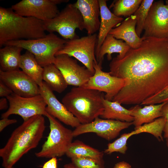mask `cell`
Masks as SVG:
<instances>
[{
	"label": "cell",
	"instance_id": "obj_34",
	"mask_svg": "<svg viewBox=\"0 0 168 168\" xmlns=\"http://www.w3.org/2000/svg\"><path fill=\"white\" fill-rule=\"evenodd\" d=\"M17 120L15 119H10L8 118H2L0 120V132H1L8 126L16 123Z\"/></svg>",
	"mask_w": 168,
	"mask_h": 168
},
{
	"label": "cell",
	"instance_id": "obj_21",
	"mask_svg": "<svg viewBox=\"0 0 168 168\" xmlns=\"http://www.w3.org/2000/svg\"><path fill=\"white\" fill-rule=\"evenodd\" d=\"M165 102L157 105H146L142 108L137 105L132 108V115L134 118L133 123L135 129L138 128L143 124L151 122L161 117V109Z\"/></svg>",
	"mask_w": 168,
	"mask_h": 168
},
{
	"label": "cell",
	"instance_id": "obj_41",
	"mask_svg": "<svg viewBox=\"0 0 168 168\" xmlns=\"http://www.w3.org/2000/svg\"><path fill=\"white\" fill-rule=\"evenodd\" d=\"M166 144L167 147L168 148V138L166 139Z\"/></svg>",
	"mask_w": 168,
	"mask_h": 168
},
{
	"label": "cell",
	"instance_id": "obj_23",
	"mask_svg": "<svg viewBox=\"0 0 168 168\" xmlns=\"http://www.w3.org/2000/svg\"><path fill=\"white\" fill-rule=\"evenodd\" d=\"M0 49V70L4 72L18 70L22 48L15 45H5Z\"/></svg>",
	"mask_w": 168,
	"mask_h": 168
},
{
	"label": "cell",
	"instance_id": "obj_19",
	"mask_svg": "<svg viewBox=\"0 0 168 168\" xmlns=\"http://www.w3.org/2000/svg\"><path fill=\"white\" fill-rule=\"evenodd\" d=\"M136 17L133 15L127 17L119 25L112 29L109 34L117 39L122 40L131 48L136 49L141 45L143 39L136 31Z\"/></svg>",
	"mask_w": 168,
	"mask_h": 168
},
{
	"label": "cell",
	"instance_id": "obj_11",
	"mask_svg": "<svg viewBox=\"0 0 168 168\" xmlns=\"http://www.w3.org/2000/svg\"><path fill=\"white\" fill-rule=\"evenodd\" d=\"M93 67L95 70L94 75L82 87L104 92L105 99L112 101L120 90L128 84V79L113 76L109 72L103 71L97 62L94 63Z\"/></svg>",
	"mask_w": 168,
	"mask_h": 168
},
{
	"label": "cell",
	"instance_id": "obj_10",
	"mask_svg": "<svg viewBox=\"0 0 168 168\" xmlns=\"http://www.w3.org/2000/svg\"><path fill=\"white\" fill-rule=\"evenodd\" d=\"M68 2V0H22L11 8L20 16L45 21L53 18L59 12L58 5Z\"/></svg>",
	"mask_w": 168,
	"mask_h": 168
},
{
	"label": "cell",
	"instance_id": "obj_15",
	"mask_svg": "<svg viewBox=\"0 0 168 168\" xmlns=\"http://www.w3.org/2000/svg\"><path fill=\"white\" fill-rule=\"evenodd\" d=\"M0 80L19 96L30 97L40 94L39 86L20 69L9 72L0 70Z\"/></svg>",
	"mask_w": 168,
	"mask_h": 168
},
{
	"label": "cell",
	"instance_id": "obj_18",
	"mask_svg": "<svg viewBox=\"0 0 168 168\" xmlns=\"http://www.w3.org/2000/svg\"><path fill=\"white\" fill-rule=\"evenodd\" d=\"M98 0L100 8V25L97 36L95 55L98 53L110 31L124 21L123 17L117 16L110 11L107 6V0Z\"/></svg>",
	"mask_w": 168,
	"mask_h": 168
},
{
	"label": "cell",
	"instance_id": "obj_36",
	"mask_svg": "<svg viewBox=\"0 0 168 168\" xmlns=\"http://www.w3.org/2000/svg\"><path fill=\"white\" fill-rule=\"evenodd\" d=\"M161 112V117L164 118L166 122H168V101L165 102L162 107Z\"/></svg>",
	"mask_w": 168,
	"mask_h": 168
},
{
	"label": "cell",
	"instance_id": "obj_26",
	"mask_svg": "<svg viewBox=\"0 0 168 168\" xmlns=\"http://www.w3.org/2000/svg\"><path fill=\"white\" fill-rule=\"evenodd\" d=\"M66 155L70 158L74 157H88L102 160L104 153L86 144L81 141L77 140L70 144Z\"/></svg>",
	"mask_w": 168,
	"mask_h": 168
},
{
	"label": "cell",
	"instance_id": "obj_28",
	"mask_svg": "<svg viewBox=\"0 0 168 168\" xmlns=\"http://www.w3.org/2000/svg\"><path fill=\"white\" fill-rule=\"evenodd\" d=\"M142 0H114L110 7L113 8V13L117 16L128 17L134 14L139 7Z\"/></svg>",
	"mask_w": 168,
	"mask_h": 168
},
{
	"label": "cell",
	"instance_id": "obj_7",
	"mask_svg": "<svg viewBox=\"0 0 168 168\" xmlns=\"http://www.w3.org/2000/svg\"><path fill=\"white\" fill-rule=\"evenodd\" d=\"M45 31L49 33H58L64 40L78 37L77 29L84 30L82 16L74 3H69L54 18L43 21Z\"/></svg>",
	"mask_w": 168,
	"mask_h": 168
},
{
	"label": "cell",
	"instance_id": "obj_13",
	"mask_svg": "<svg viewBox=\"0 0 168 168\" xmlns=\"http://www.w3.org/2000/svg\"><path fill=\"white\" fill-rule=\"evenodd\" d=\"M133 124V122L96 118L92 122L82 124L73 131L74 137L86 133H94L98 136L110 141L114 139L123 130Z\"/></svg>",
	"mask_w": 168,
	"mask_h": 168
},
{
	"label": "cell",
	"instance_id": "obj_22",
	"mask_svg": "<svg viewBox=\"0 0 168 168\" xmlns=\"http://www.w3.org/2000/svg\"><path fill=\"white\" fill-rule=\"evenodd\" d=\"M104 110L100 117L103 119L118 120L123 122H133V110L127 109L116 101H110L105 98L103 100Z\"/></svg>",
	"mask_w": 168,
	"mask_h": 168
},
{
	"label": "cell",
	"instance_id": "obj_32",
	"mask_svg": "<svg viewBox=\"0 0 168 168\" xmlns=\"http://www.w3.org/2000/svg\"><path fill=\"white\" fill-rule=\"evenodd\" d=\"M168 101V86L164 90L147 99L141 104V105L160 104Z\"/></svg>",
	"mask_w": 168,
	"mask_h": 168
},
{
	"label": "cell",
	"instance_id": "obj_40",
	"mask_svg": "<svg viewBox=\"0 0 168 168\" xmlns=\"http://www.w3.org/2000/svg\"><path fill=\"white\" fill-rule=\"evenodd\" d=\"M63 167L64 168H76L71 163L65 164Z\"/></svg>",
	"mask_w": 168,
	"mask_h": 168
},
{
	"label": "cell",
	"instance_id": "obj_3",
	"mask_svg": "<svg viewBox=\"0 0 168 168\" xmlns=\"http://www.w3.org/2000/svg\"><path fill=\"white\" fill-rule=\"evenodd\" d=\"M43 21L16 13L11 8L0 7V46L8 41L44 37Z\"/></svg>",
	"mask_w": 168,
	"mask_h": 168
},
{
	"label": "cell",
	"instance_id": "obj_43",
	"mask_svg": "<svg viewBox=\"0 0 168 168\" xmlns=\"http://www.w3.org/2000/svg\"></svg>",
	"mask_w": 168,
	"mask_h": 168
},
{
	"label": "cell",
	"instance_id": "obj_20",
	"mask_svg": "<svg viewBox=\"0 0 168 168\" xmlns=\"http://www.w3.org/2000/svg\"><path fill=\"white\" fill-rule=\"evenodd\" d=\"M130 47L123 40L117 39L113 35L109 34L104 41L98 53L96 55L98 65L102 67L105 55L107 54L108 60L112 59V54L118 53L116 57L118 59L123 58Z\"/></svg>",
	"mask_w": 168,
	"mask_h": 168
},
{
	"label": "cell",
	"instance_id": "obj_24",
	"mask_svg": "<svg viewBox=\"0 0 168 168\" xmlns=\"http://www.w3.org/2000/svg\"><path fill=\"white\" fill-rule=\"evenodd\" d=\"M20 68L40 86L43 82V68L37 62L34 55L26 50L21 55Z\"/></svg>",
	"mask_w": 168,
	"mask_h": 168
},
{
	"label": "cell",
	"instance_id": "obj_2",
	"mask_svg": "<svg viewBox=\"0 0 168 168\" xmlns=\"http://www.w3.org/2000/svg\"><path fill=\"white\" fill-rule=\"evenodd\" d=\"M45 127L43 115H36L24 121L0 149L2 167L13 168L24 155L36 148L43 137Z\"/></svg>",
	"mask_w": 168,
	"mask_h": 168
},
{
	"label": "cell",
	"instance_id": "obj_4",
	"mask_svg": "<svg viewBox=\"0 0 168 168\" xmlns=\"http://www.w3.org/2000/svg\"><path fill=\"white\" fill-rule=\"evenodd\" d=\"M105 95L97 90L74 87L64 96L62 102L81 124H87L102 114Z\"/></svg>",
	"mask_w": 168,
	"mask_h": 168
},
{
	"label": "cell",
	"instance_id": "obj_16",
	"mask_svg": "<svg viewBox=\"0 0 168 168\" xmlns=\"http://www.w3.org/2000/svg\"><path fill=\"white\" fill-rule=\"evenodd\" d=\"M39 87L40 94L44 98L47 104L46 112L65 124L72 128L80 125L78 119L61 103L53 91L44 82Z\"/></svg>",
	"mask_w": 168,
	"mask_h": 168
},
{
	"label": "cell",
	"instance_id": "obj_33",
	"mask_svg": "<svg viewBox=\"0 0 168 168\" xmlns=\"http://www.w3.org/2000/svg\"><path fill=\"white\" fill-rule=\"evenodd\" d=\"M13 93L12 90L0 80V96L6 97Z\"/></svg>",
	"mask_w": 168,
	"mask_h": 168
},
{
	"label": "cell",
	"instance_id": "obj_29",
	"mask_svg": "<svg viewBox=\"0 0 168 168\" xmlns=\"http://www.w3.org/2000/svg\"><path fill=\"white\" fill-rule=\"evenodd\" d=\"M154 2L153 0H142L139 7L133 15L136 17V31L139 37L144 30L145 21Z\"/></svg>",
	"mask_w": 168,
	"mask_h": 168
},
{
	"label": "cell",
	"instance_id": "obj_25",
	"mask_svg": "<svg viewBox=\"0 0 168 168\" xmlns=\"http://www.w3.org/2000/svg\"><path fill=\"white\" fill-rule=\"evenodd\" d=\"M43 80L53 91L60 93L68 85L60 70L54 64L43 67Z\"/></svg>",
	"mask_w": 168,
	"mask_h": 168
},
{
	"label": "cell",
	"instance_id": "obj_30",
	"mask_svg": "<svg viewBox=\"0 0 168 168\" xmlns=\"http://www.w3.org/2000/svg\"><path fill=\"white\" fill-rule=\"evenodd\" d=\"M71 159V163L76 168H105L103 160L81 157H74Z\"/></svg>",
	"mask_w": 168,
	"mask_h": 168
},
{
	"label": "cell",
	"instance_id": "obj_12",
	"mask_svg": "<svg viewBox=\"0 0 168 168\" xmlns=\"http://www.w3.org/2000/svg\"><path fill=\"white\" fill-rule=\"evenodd\" d=\"M143 38H168V5L163 0L153 2L145 22Z\"/></svg>",
	"mask_w": 168,
	"mask_h": 168
},
{
	"label": "cell",
	"instance_id": "obj_14",
	"mask_svg": "<svg viewBox=\"0 0 168 168\" xmlns=\"http://www.w3.org/2000/svg\"><path fill=\"white\" fill-rule=\"evenodd\" d=\"M54 64L60 70L68 85L82 87L86 84L94 74L85 66L66 54L56 56Z\"/></svg>",
	"mask_w": 168,
	"mask_h": 168
},
{
	"label": "cell",
	"instance_id": "obj_1",
	"mask_svg": "<svg viewBox=\"0 0 168 168\" xmlns=\"http://www.w3.org/2000/svg\"><path fill=\"white\" fill-rule=\"evenodd\" d=\"M142 38L138 48L110 63L111 75L128 80L113 101L139 105L168 86V38Z\"/></svg>",
	"mask_w": 168,
	"mask_h": 168
},
{
	"label": "cell",
	"instance_id": "obj_35",
	"mask_svg": "<svg viewBox=\"0 0 168 168\" xmlns=\"http://www.w3.org/2000/svg\"><path fill=\"white\" fill-rule=\"evenodd\" d=\"M57 157H52L44 164L42 168H57Z\"/></svg>",
	"mask_w": 168,
	"mask_h": 168
},
{
	"label": "cell",
	"instance_id": "obj_6",
	"mask_svg": "<svg viewBox=\"0 0 168 168\" xmlns=\"http://www.w3.org/2000/svg\"><path fill=\"white\" fill-rule=\"evenodd\" d=\"M49 122L50 132L41 150L35 153L39 158L60 157L66 154L74 137L71 129L47 113L45 116Z\"/></svg>",
	"mask_w": 168,
	"mask_h": 168
},
{
	"label": "cell",
	"instance_id": "obj_8",
	"mask_svg": "<svg viewBox=\"0 0 168 168\" xmlns=\"http://www.w3.org/2000/svg\"><path fill=\"white\" fill-rule=\"evenodd\" d=\"M97 36L95 33L67 40L63 48L56 53L55 56L64 54L74 57L94 74V63L97 62L95 50Z\"/></svg>",
	"mask_w": 168,
	"mask_h": 168
},
{
	"label": "cell",
	"instance_id": "obj_39",
	"mask_svg": "<svg viewBox=\"0 0 168 168\" xmlns=\"http://www.w3.org/2000/svg\"><path fill=\"white\" fill-rule=\"evenodd\" d=\"M164 137L165 138H168V122H166L163 129Z\"/></svg>",
	"mask_w": 168,
	"mask_h": 168
},
{
	"label": "cell",
	"instance_id": "obj_37",
	"mask_svg": "<svg viewBox=\"0 0 168 168\" xmlns=\"http://www.w3.org/2000/svg\"><path fill=\"white\" fill-rule=\"evenodd\" d=\"M113 168H132L131 166L128 163L122 161L116 164Z\"/></svg>",
	"mask_w": 168,
	"mask_h": 168
},
{
	"label": "cell",
	"instance_id": "obj_27",
	"mask_svg": "<svg viewBox=\"0 0 168 168\" xmlns=\"http://www.w3.org/2000/svg\"><path fill=\"white\" fill-rule=\"evenodd\" d=\"M166 122L164 118H159L151 122L145 124L135 129L134 130L128 133V136L130 138L133 135L147 133L153 135L159 141H163L162 133Z\"/></svg>",
	"mask_w": 168,
	"mask_h": 168
},
{
	"label": "cell",
	"instance_id": "obj_9",
	"mask_svg": "<svg viewBox=\"0 0 168 168\" xmlns=\"http://www.w3.org/2000/svg\"><path fill=\"white\" fill-rule=\"evenodd\" d=\"M9 102L7 110L2 113L1 118H8L12 114L20 116L24 121L37 115L45 116L47 104L40 95L30 97H24L13 93L6 97Z\"/></svg>",
	"mask_w": 168,
	"mask_h": 168
},
{
	"label": "cell",
	"instance_id": "obj_38",
	"mask_svg": "<svg viewBox=\"0 0 168 168\" xmlns=\"http://www.w3.org/2000/svg\"><path fill=\"white\" fill-rule=\"evenodd\" d=\"M8 100L6 97H2L0 99V110H2L7 109L8 107Z\"/></svg>",
	"mask_w": 168,
	"mask_h": 168
},
{
	"label": "cell",
	"instance_id": "obj_31",
	"mask_svg": "<svg viewBox=\"0 0 168 168\" xmlns=\"http://www.w3.org/2000/svg\"><path fill=\"white\" fill-rule=\"evenodd\" d=\"M126 133L122 134L114 142L108 143L104 152L108 154L114 152L125 154L127 150V142L129 138Z\"/></svg>",
	"mask_w": 168,
	"mask_h": 168
},
{
	"label": "cell",
	"instance_id": "obj_5",
	"mask_svg": "<svg viewBox=\"0 0 168 168\" xmlns=\"http://www.w3.org/2000/svg\"><path fill=\"white\" fill-rule=\"evenodd\" d=\"M67 40L49 33L42 38L21 40L6 42L4 45H15L22 48L32 53L38 63L42 67L54 63L56 53L63 47Z\"/></svg>",
	"mask_w": 168,
	"mask_h": 168
},
{
	"label": "cell",
	"instance_id": "obj_17",
	"mask_svg": "<svg viewBox=\"0 0 168 168\" xmlns=\"http://www.w3.org/2000/svg\"><path fill=\"white\" fill-rule=\"evenodd\" d=\"M82 17L84 29L88 35L99 30L100 25V8L98 0H77L74 3Z\"/></svg>",
	"mask_w": 168,
	"mask_h": 168
},
{
	"label": "cell",
	"instance_id": "obj_42",
	"mask_svg": "<svg viewBox=\"0 0 168 168\" xmlns=\"http://www.w3.org/2000/svg\"><path fill=\"white\" fill-rule=\"evenodd\" d=\"M166 4L168 5V0H166Z\"/></svg>",
	"mask_w": 168,
	"mask_h": 168
}]
</instances>
